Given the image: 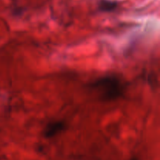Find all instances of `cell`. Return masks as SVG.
<instances>
[{
    "label": "cell",
    "instance_id": "6da1fadb",
    "mask_svg": "<svg viewBox=\"0 0 160 160\" xmlns=\"http://www.w3.org/2000/svg\"><path fill=\"white\" fill-rule=\"evenodd\" d=\"M103 99H117L123 92L122 81L116 76H106L97 80L93 84Z\"/></svg>",
    "mask_w": 160,
    "mask_h": 160
},
{
    "label": "cell",
    "instance_id": "7a4b0ae2",
    "mask_svg": "<svg viewBox=\"0 0 160 160\" xmlns=\"http://www.w3.org/2000/svg\"><path fill=\"white\" fill-rule=\"evenodd\" d=\"M65 128L64 123L61 121H55L49 123L45 129V136L47 138H52L60 133Z\"/></svg>",
    "mask_w": 160,
    "mask_h": 160
},
{
    "label": "cell",
    "instance_id": "3957f363",
    "mask_svg": "<svg viewBox=\"0 0 160 160\" xmlns=\"http://www.w3.org/2000/svg\"><path fill=\"white\" fill-rule=\"evenodd\" d=\"M118 6V3L112 0H100L98 2V9L102 12H112Z\"/></svg>",
    "mask_w": 160,
    "mask_h": 160
}]
</instances>
